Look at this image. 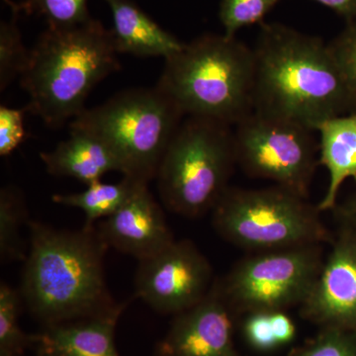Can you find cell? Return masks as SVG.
I'll return each instance as SVG.
<instances>
[{
  "mask_svg": "<svg viewBox=\"0 0 356 356\" xmlns=\"http://www.w3.org/2000/svg\"><path fill=\"white\" fill-rule=\"evenodd\" d=\"M254 110L316 131L356 111V95L329 44L280 23L262 24L255 42Z\"/></svg>",
  "mask_w": 356,
  "mask_h": 356,
  "instance_id": "1",
  "label": "cell"
},
{
  "mask_svg": "<svg viewBox=\"0 0 356 356\" xmlns=\"http://www.w3.org/2000/svg\"><path fill=\"white\" fill-rule=\"evenodd\" d=\"M30 252L20 294L33 315L56 325L115 310L104 274L108 250L96 227L60 229L28 222Z\"/></svg>",
  "mask_w": 356,
  "mask_h": 356,
  "instance_id": "2",
  "label": "cell"
},
{
  "mask_svg": "<svg viewBox=\"0 0 356 356\" xmlns=\"http://www.w3.org/2000/svg\"><path fill=\"white\" fill-rule=\"evenodd\" d=\"M110 30L90 18L72 27H48L30 50L21 74L28 112L56 129L83 113L100 81L120 70Z\"/></svg>",
  "mask_w": 356,
  "mask_h": 356,
  "instance_id": "3",
  "label": "cell"
},
{
  "mask_svg": "<svg viewBox=\"0 0 356 356\" xmlns=\"http://www.w3.org/2000/svg\"><path fill=\"white\" fill-rule=\"evenodd\" d=\"M165 62L156 86L185 116L236 126L254 111V50L236 37L203 35Z\"/></svg>",
  "mask_w": 356,
  "mask_h": 356,
  "instance_id": "4",
  "label": "cell"
},
{
  "mask_svg": "<svg viewBox=\"0 0 356 356\" xmlns=\"http://www.w3.org/2000/svg\"><path fill=\"white\" fill-rule=\"evenodd\" d=\"M185 115L163 89L133 88L117 93L102 105L86 109L70 122L111 149L124 177L149 184Z\"/></svg>",
  "mask_w": 356,
  "mask_h": 356,
  "instance_id": "5",
  "label": "cell"
},
{
  "mask_svg": "<svg viewBox=\"0 0 356 356\" xmlns=\"http://www.w3.org/2000/svg\"><path fill=\"white\" fill-rule=\"evenodd\" d=\"M236 165L231 126L187 117L173 136L156 175L163 205L179 216L202 217L229 188Z\"/></svg>",
  "mask_w": 356,
  "mask_h": 356,
  "instance_id": "6",
  "label": "cell"
},
{
  "mask_svg": "<svg viewBox=\"0 0 356 356\" xmlns=\"http://www.w3.org/2000/svg\"><path fill=\"white\" fill-rule=\"evenodd\" d=\"M318 205L274 185L229 187L212 210L215 231L235 247L259 252L332 242Z\"/></svg>",
  "mask_w": 356,
  "mask_h": 356,
  "instance_id": "7",
  "label": "cell"
},
{
  "mask_svg": "<svg viewBox=\"0 0 356 356\" xmlns=\"http://www.w3.org/2000/svg\"><path fill=\"white\" fill-rule=\"evenodd\" d=\"M324 245L259 252L238 261L222 281L220 293L232 311L273 313L308 298L323 266Z\"/></svg>",
  "mask_w": 356,
  "mask_h": 356,
  "instance_id": "8",
  "label": "cell"
},
{
  "mask_svg": "<svg viewBox=\"0 0 356 356\" xmlns=\"http://www.w3.org/2000/svg\"><path fill=\"white\" fill-rule=\"evenodd\" d=\"M315 132L296 122L254 110L236 125V165L248 177L271 180L308 199L320 165Z\"/></svg>",
  "mask_w": 356,
  "mask_h": 356,
  "instance_id": "9",
  "label": "cell"
},
{
  "mask_svg": "<svg viewBox=\"0 0 356 356\" xmlns=\"http://www.w3.org/2000/svg\"><path fill=\"white\" fill-rule=\"evenodd\" d=\"M213 269L191 241H175L159 254L139 261L136 297L154 311L178 314L188 310L212 289Z\"/></svg>",
  "mask_w": 356,
  "mask_h": 356,
  "instance_id": "10",
  "label": "cell"
},
{
  "mask_svg": "<svg viewBox=\"0 0 356 356\" xmlns=\"http://www.w3.org/2000/svg\"><path fill=\"white\" fill-rule=\"evenodd\" d=\"M300 307L304 318L323 327L356 332V232L339 236Z\"/></svg>",
  "mask_w": 356,
  "mask_h": 356,
  "instance_id": "11",
  "label": "cell"
},
{
  "mask_svg": "<svg viewBox=\"0 0 356 356\" xmlns=\"http://www.w3.org/2000/svg\"><path fill=\"white\" fill-rule=\"evenodd\" d=\"M96 228L107 247L138 261L159 254L175 241L163 208L144 181L138 182L126 202Z\"/></svg>",
  "mask_w": 356,
  "mask_h": 356,
  "instance_id": "12",
  "label": "cell"
},
{
  "mask_svg": "<svg viewBox=\"0 0 356 356\" xmlns=\"http://www.w3.org/2000/svg\"><path fill=\"white\" fill-rule=\"evenodd\" d=\"M231 311L215 281L200 303L177 315L159 346V355L238 356L234 346Z\"/></svg>",
  "mask_w": 356,
  "mask_h": 356,
  "instance_id": "13",
  "label": "cell"
},
{
  "mask_svg": "<svg viewBox=\"0 0 356 356\" xmlns=\"http://www.w3.org/2000/svg\"><path fill=\"white\" fill-rule=\"evenodd\" d=\"M105 1L113 18V28L110 31L117 53L165 60L184 48V43L159 27L131 0Z\"/></svg>",
  "mask_w": 356,
  "mask_h": 356,
  "instance_id": "14",
  "label": "cell"
},
{
  "mask_svg": "<svg viewBox=\"0 0 356 356\" xmlns=\"http://www.w3.org/2000/svg\"><path fill=\"white\" fill-rule=\"evenodd\" d=\"M40 159L50 175L76 178L86 185L99 181L107 172H122L118 159L102 140L72 129L69 139L40 154Z\"/></svg>",
  "mask_w": 356,
  "mask_h": 356,
  "instance_id": "15",
  "label": "cell"
},
{
  "mask_svg": "<svg viewBox=\"0 0 356 356\" xmlns=\"http://www.w3.org/2000/svg\"><path fill=\"white\" fill-rule=\"evenodd\" d=\"M318 163L327 168L329 186L318 204L321 212L334 209L341 185L348 178L356 179V111L321 123Z\"/></svg>",
  "mask_w": 356,
  "mask_h": 356,
  "instance_id": "16",
  "label": "cell"
},
{
  "mask_svg": "<svg viewBox=\"0 0 356 356\" xmlns=\"http://www.w3.org/2000/svg\"><path fill=\"white\" fill-rule=\"evenodd\" d=\"M127 304L77 324L51 325L39 337L43 353L53 356H119L115 346L117 320Z\"/></svg>",
  "mask_w": 356,
  "mask_h": 356,
  "instance_id": "17",
  "label": "cell"
},
{
  "mask_svg": "<svg viewBox=\"0 0 356 356\" xmlns=\"http://www.w3.org/2000/svg\"><path fill=\"white\" fill-rule=\"evenodd\" d=\"M139 181L127 177L118 184H103L99 180L86 185L88 188L83 192L55 194L51 200L58 205L81 209L86 215L84 227H95L96 221L112 216L126 202Z\"/></svg>",
  "mask_w": 356,
  "mask_h": 356,
  "instance_id": "18",
  "label": "cell"
},
{
  "mask_svg": "<svg viewBox=\"0 0 356 356\" xmlns=\"http://www.w3.org/2000/svg\"><path fill=\"white\" fill-rule=\"evenodd\" d=\"M26 205L20 189L13 185L0 191V257L2 264L25 261L20 228L26 221Z\"/></svg>",
  "mask_w": 356,
  "mask_h": 356,
  "instance_id": "19",
  "label": "cell"
},
{
  "mask_svg": "<svg viewBox=\"0 0 356 356\" xmlns=\"http://www.w3.org/2000/svg\"><path fill=\"white\" fill-rule=\"evenodd\" d=\"M30 50L23 44L15 14L10 21L0 25V90L19 79L29 60Z\"/></svg>",
  "mask_w": 356,
  "mask_h": 356,
  "instance_id": "20",
  "label": "cell"
},
{
  "mask_svg": "<svg viewBox=\"0 0 356 356\" xmlns=\"http://www.w3.org/2000/svg\"><path fill=\"white\" fill-rule=\"evenodd\" d=\"M13 11L36 13L44 16L48 27H72L90 19L88 0H27L20 6L13 4Z\"/></svg>",
  "mask_w": 356,
  "mask_h": 356,
  "instance_id": "21",
  "label": "cell"
},
{
  "mask_svg": "<svg viewBox=\"0 0 356 356\" xmlns=\"http://www.w3.org/2000/svg\"><path fill=\"white\" fill-rule=\"evenodd\" d=\"M22 297L19 291L6 282L0 285V350L18 353L27 343L28 337L21 331L19 322L20 304Z\"/></svg>",
  "mask_w": 356,
  "mask_h": 356,
  "instance_id": "22",
  "label": "cell"
},
{
  "mask_svg": "<svg viewBox=\"0 0 356 356\" xmlns=\"http://www.w3.org/2000/svg\"><path fill=\"white\" fill-rule=\"evenodd\" d=\"M281 0H221L219 17L227 37L247 26L261 22Z\"/></svg>",
  "mask_w": 356,
  "mask_h": 356,
  "instance_id": "23",
  "label": "cell"
},
{
  "mask_svg": "<svg viewBox=\"0 0 356 356\" xmlns=\"http://www.w3.org/2000/svg\"><path fill=\"white\" fill-rule=\"evenodd\" d=\"M289 356H356V332L323 327L315 339Z\"/></svg>",
  "mask_w": 356,
  "mask_h": 356,
  "instance_id": "24",
  "label": "cell"
},
{
  "mask_svg": "<svg viewBox=\"0 0 356 356\" xmlns=\"http://www.w3.org/2000/svg\"><path fill=\"white\" fill-rule=\"evenodd\" d=\"M329 47L344 79L356 95V19L348 21L346 27Z\"/></svg>",
  "mask_w": 356,
  "mask_h": 356,
  "instance_id": "25",
  "label": "cell"
},
{
  "mask_svg": "<svg viewBox=\"0 0 356 356\" xmlns=\"http://www.w3.org/2000/svg\"><path fill=\"white\" fill-rule=\"evenodd\" d=\"M28 110L0 106V156L13 154L24 142L27 133L24 127L25 113Z\"/></svg>",
  "mask_w": 356,
  "mask_h": 356,
  "instance_id": "26",
  "label": "cell"
},
{
  "mask_svg": "<svg viewBox=\"0 0 356 356\" xmlns=\"http://www.w3.org/2000/svg\"><path fill=\"white\" fill-rule=\"evenodd\" d=\"M245 334L248 343L257 350H273L280 346L274 337L270 313L248 314L245 323Z\"/></svg>",
  "mask_w": 356,
  "mask_h": 356,
  "instance_id": "27",
  "label": "cell"
},
{
  "mask_svg": "<svg viewBox=\"0 0 356 356\" xmlns=\"http://www.w3.org/2000/svg\"><path fill=\"white\" fill-rule=\"evenodd\" d=\"M271 325L274 337L278 344H285L292 341L296 334L294 323L283 311L270 313Z\"/></svg>",
  "mask_w": 356,
  "mask_h": 356,
  "instance_id": "28",
  "label": "cell"
},
{
  "mask_svg": "<svg viewBox=\"0 0 356 356\" xmlns=\"http://www.w3.org/2000/svg\"><path fill=\"white\" fill-rule=\"evenodd\" d=\"M348 21L356 19V0H315Z\"/></svg>",
  "mask_w": 356,
  "mask_h": 356,
  "instance_id": "29",
  "label": "cell"
},
{
  "mask_svg": "<svg viewBox=\"0 0 356 356\" xmlns=\"http://www.w3.org/2000/svg\"><path fill=\"white\" fill-rule=\"evenodd\" d=\"M0 356H17V355L8 350H0Z\"/></svg>",
  "mask_w": 356,
  "mask_h": 356,
  "instance_id": "30",
  "label": "cell"
},
{
  "mask_svg": "<svg viewBox=\"0 0 356 356\" xmlns=\"http://www.w3.org/2000/svg\"><path fill=\"white\" fill-rule=\"evenodd\" d=\"M353 211L356 214V201H355V203L353 204Z\"/></svg>",
  "mask_w": 356,
  "mask_h": 356,
  "instance_id": "31",
  "label": "cell"
},
{
  "mask_svg": "<svg viewBox=\"0 0 356 356\" xmlns=\"http://www.w3.org/2000/svg\"><path fill=\"white\" fill-rule=\"evenodd\" d=\"M41 356H53V355H46V353H42Z\"/></svg>",
  "mask_w": 356,
  "mask_h": 356,
  "instance_id": "32",
  "label": "cell"
},
{
  "mask_svg": "<svg viewBox=\"0 0 356 356\" xmlns=\"http://www.w3.org/2000/svg\"><path fill=\"white\" fill-rule=\"evenodd\" d=\"M355 201H356V199H355Z\"/></svg>",
  "mask_w": 356,
  "mask_h": 356,
  "instance_id": "33",
  "label": "cell"
}]
</instances>
